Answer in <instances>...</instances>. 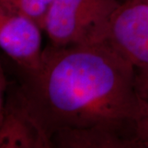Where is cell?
<instances>
[{"label":"cell","instance_id":"obj_1","mask_svg":"<svg viewBox=\"0 0 148 148\" xmlns=\"http://www.w3.org/2000/svg\"><path fill=\"white\" fill-rule=\"evenodd\" d=\"M11 65L21 101L50 141L58 132L93 127L123 128L137 138V69L107 41L49 43L36 68Z\"/></svg>","mask_w":148,"mask_h":148},{"label":"cell","instance_id":"obj_5","mask_svg":"<svg viewBox=\"0 0 148 148\" xmlns=\"http://www.w3.org/2000/svg\"><path fill=\"white\" fill-rule=\"evenodd\" d=\"M0 148H53L24 106L15 83L9 80L0 122Z\"/></svg>","mask_w":148,"mask_h":148},{"label":"cell","instance_id":"obj_3","mask_svg":"<svg viewBox=\"0 0 148 148\" xmlns=\"http://www.w3.org/2000/svg\"><path fill=\"white\" fill-rule=\"evenodd\" d=\"M107 42L138 69L148 70V6L123 3L115 12Z\"/></svg>","mask_w":148,"mask_h":148},{"label":"cell","instance_id":"obj_6","mask_svg":"<svg viewBox=\"0 0 148 148\" xmlns=\"http://www.w3.org/2000/svg\"><path fill=\"white\" fill-rule=\"evenodd\" d=\"M53 148H139L136 135L126 129L93 127L54 134Z\"/></svg>","mask_w":148,"mask_h":148},{"label":"cell","instance_id":"obj_9","mask_svg":"<svg viewBox=\"0 0 148 148\" xmlns=\"http://www.w3.org/2000/svg\"><path fill=\"white\" fill-rule=\"evenodd\" d=\"M8 85V79L7 77L5 68L0 58V122L2 119L3 109H4Z\"/></svg>","mask_w":148,"mask_h":148},{"label":"cell","instance_id":"obj_11","mask_svg":"<svg viewBox=\"0 0 148 148\" xmlns=\"http://www.w3.org/2000/svg\"><path fill=\"white\" fill-rule=\"evenodd\" d=\"M122 3H124V2H126V1H127V0H120Z\"/></svg>","mask_w":148,"mask_h":148},{"label":"cell","instance_id":"obj_10","mask_svg":"<svg viewBox=\"0 0 148 148\" xmlns=\"http://www.w3.org/2000/svg\"><path fill=\"white\" fill-rule=\"evenodd\" d=\"M128 1V0H127ZM136 1H138L139 3H142L143 4H146V5L148 6V0H136Z\"/></svg>","mask_w":148,"mask_h":148},{"label":"cell","instance_id":"obj_4","mask_svg":"<svg viewBox=\"0 0 148 148\" xmlns=\"http://www.w3.org/2000/svg\"><path fill=\"white\" fill-rule=\"evenodd\" d=\"M42 32L30 17L0 5V49L16 65H38L44 49Z\"/></svg>","mask_w":148,"mask_h":148},{"label":"cell","instance_id":"obj_8","mask_svg":"<svg viewBox=\"0 0 148 148\" xmlns=\"http://www.w3.org/2000/svg\"><path fill=\"white\" fill-rule=\"evenodd\" d=\"M51 2L52 0H0V5L30 17L43 30Z\"/></svg>","mask_w":148,"mask_h":148},{"label":"cell","instance_id":"obj_2","mask_svg":"<svg viewBox=\"0 0 148 148\" xmlns=\"http://www.w3.org/2000/svg\"><path fill=\"white\" fill-rule=\"evenodd\" d=\"M120 0H52L43 32L58 46L107 41Z\"/></svg>","mask_w":148,"mask_h":148},{"label":"cell","instance_id":"obj_7","mask_svg":"<svg viewBox=\"0 0 148 148\" xmlns=\"http://www.w3.org/2000/svg\"><path fill=\"white\" fill-rule=\"evenodd\" d=\"M137 89L140 101V115L136 122L139 148H148V70L137 69Z\"/></svg>","mask_w":148,"mask_h":148}]
</instances>
